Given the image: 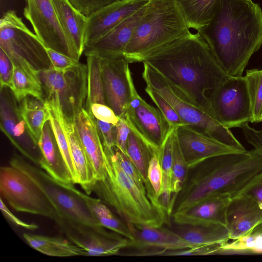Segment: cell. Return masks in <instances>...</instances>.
Returning <instances> with one entry per match:
<instances>
[{
	"label": "cell",
	"mask_w": 262,
	"mask_h": 262,
	"mask_svg": "<svg viewBox=\"0 0 262 262\" xmlns=\"http://www.w3.org/2000/svg\"><path fill=\"white\" fill-rule=\"evenodd\" d=\"M71 4L88 18L92 14L120 0H69Z\"/></svg>",
	"instance_id": "ee69618b"
},
{
	"label": "cell",
	"mask_w": 262,
	"mask_h": 262,
	"mask_svg": "<svg viewBox=\"0 0 262 262\" xmlns=\"http://www.w3.org/2000/svg\"><path fill=\"white\" fill-rule=\"evenodd\" d=\"M215 119L228 128L252 123V113L245 76L229 77L208 93Z\"/></svg>",
	"instance_id": "8fae6325"
},
{
	"label": "cell",
	"mask_w": 262,
	"mask_h": 262,
	"mask_svg": "<svg viewBox=\"0 0 262 262\" xmlns=\"http://www.w3.org/2000/svg\"><path fill=\"white\" fill-rule=\"evenodd\" d=\"M145 91L172 127L185 125L170 104L155 89L146 84Z\"/></svg>",
	"instance_id": "8d00e7d4"
},
{
	"label": "cell",
	"mask_w": 262,
	"mask_h": 262,
	"mask_svg": "<svg viewBox=\"0 0 262 262\" xmlns=\"http://www.w3.org/2000/svg\"><path fill=\"white\" fill-rule=\"evenodd\" d=\"M236 196L251 199L262 208V171L251 179L232 198Z\"/></svg>",
	"instance_id": "60d3db41"
},
{
	"label": "cell",
	"mask_w": 262,
	"mask_h": 262,
	"mask_svg": "<svg viewBox=\"0 0 262 262\" xmlns=\"http://www.w3.org/2000/svg\"><path fill=\"white\" fill-rule=\"evenodd\" d=\"M51 62V68L56 71H65L77 66L80 62L73 58L45 46Z\"/></svg>",
	"instance_id": "b9f144b4"
},
{
	"label": "cell",
	"mask_w": 262,
	"mask_h": 262,
	"mask_svg": "<svg viewBox=\"0 0 262 262\" xmlns=\"http://www.w3.org/2000/svg\"><path fill=\"white\" fill-rule=\"evenodd\" d=\"M97 57L106 104L123 118L130 97L129 62L124 56Z\"/></svg>",
	"instance_id": "9a60e30c"
},
{
	"label": "cell",
	"mask_w": 262,
	"mask_h": 262,
	"mask_svg": "<svg viewBox=\"0 0 262 262\" xmlns=\"http://www.w3.org/2000/svg\"><path fill=\"white\" fill-rule=\"evenodd\" d=\"M114 151L117 160L124 171L135 182L140 189L147 193L142 177L128 157L116 146H114Z\"/></svg>",
	"instance_id": "ab89813d"
},
{
	"label": "cell",
	"mask_w": 262,
	"mask_h": 262,
	"mask_svg": "<svg viewBox=\"0 0 262 262\" xmlns=\"http://www.w3.org/2000/svg\"><path fill=\"white\" fill-rule=\"evenodd\" d=\"M133 234L129 247L145 249L157 248L164 250H178L196 247L183 238L174 231L162 227H151L127 224Z\"/></svg>",
	"instance_id": "603a6c76"
},
{
	"label": "cell",
	"mask_w": 262,
	"mask_h": 262,
	"mask_svg": "<svg viewBox=\"0 0 262 262\" xmlns=\"http://www.w3.org/2000/svg\"><path fill=\"white\" fill-rule=\"evenodd\" d=\"M232 195L220 193L211 195L192 206L171 214L176 224L201 225L222 224L227 226V212Z\"/></svg>",
	"instance_id": "d6986e66"
},
{
	"label": "cell",
	"mask_w": 262,
	"mask_h": 262,
	"mask_svg": "<svg viewBox=\"0 0 262 262\" xmlns=\"http://www.w3.org/2000/svg\"><path fill=\"white\" fill-rule=\"evenodd\" d=\"M13 72V64L5 52L0 49V83L1 89L10 88Z\"/></svg>",
	"instance_id": "7dc6e473"
},
{
	"label": "cell",
	"mask_w": 262,
	"mask_h": 262,
	"mask_svg": "<svg viewBox=\"0 0 262 262\" xmlns=\"http://www.w3.org/2000/svg\"><path fill=\"white\" fill-rule=\"evenodd\" d=\"M177 225L174 231L195 246L214 244L223 245L230 240L227 226L222 224Z\"/></svg>",
	"instance_id": "4316f807"
},
{
	"label": "cell",
	"mask_w": 262,
	"mask_h": 262,
	"mask_svg": "<svg viewBox=\"0 0 262 262\" xmlns=\"http://www.w3.org/2000/svg\"><path fill=\"white\" fill-rule=\"evenodd\" d=\"M0 192L15 211L42 216L58 225L60 218L43 191L26 174L12 166L0 168Z\"/></svg>",
	"instance_id": "30bf717a"
},
{
	"label": "cell",
	"mask_w": 262,
	"mask_h": 262,
	"mask_svg": "<svg viewBox=\"0 0 262 262\" xmlns=\"http://www.w3.org/2000/svg\"><path fill=\"white\" fill-rule=\"evenodd\" d=\"M63 123L76 173L75 184H79L85 193L90 195L95 183L92 167L78 136L74 122L64 118Z\"/></svg>",
	"instance_id": "484cf974"
},
{
	"label": "cell",
	"mask_w": 262,
	"mask_h": 262,
	"mask_svg": "<svg viewBox=\"0 0 262 262\" xmlns=\"http://www.w3.org/2000/svg\"><path fill=\"white\" fill-rule=\"evenodd\" d=\"M245 77L251 102L252 123L262 122V70H248Z\"/></svg>",
	"instance_id": "836d02e7"
},
{
	"label": "cell",
	"mask_w": 262,
	"mask_h": 262,
	"mask_svg": "<svg viewBox=\"0 0 262 262\" xmlns=\"http://www.w3.org/2000/svg\"><path fill=\"white\" fill-rule=\"evenodd\" d=\"M230 76H242L262 45V9L247 0H217L208 24L198 31Z\"/></svg>",
	"instance_id": "7a4b0ae2"
},
{
	"label": "cell",
	"mask_w": 262,
	"mask_h": 262,
	"mask_svg": "<svg viewBox=\"0 0 262 262\" xmlns=\"http://www.w3.org/2000/svg\"><path fill=\"white\" fill-rule=\"evenodd\" d=\"M45 99L56 100L64 118L74 121L84 108L88 89V68L79 63L65 71H56L49 68L38 75Z\"/></svg>",
	"instance_id": "9c48e42d"
},
{
	"label": "cell",
	"mask_w": 262,
	"mask_h": 262,
	"mask_svg": "<svg viewBox=\"0 0 262 262\" xmlns=\"http://www.w3.org/2000/svg\"><path fill=\"white\" fill-rule=\"evenodd\" d=\"M93 119L116 125L119 120L114 111L105 104L94 103L85 108Z\"/></svg>",
	"instance_id": "7bdbcfd3"
},
{
	"label": "cell",
	"mask_w": 262,
	"mask_h": 262,
	"mask_svg": "<svg viewBox=\"0 0 262 262\" xmlns=\"http://www.w3.org/2000/svg\"><path fill=\"white\" fill-rule=\"evenodd\" d=\"M177 0H149L145 11L127 45L129 63L148 55L190 31Z\"/></svg>",
	"instance_id": "5b68a950"
},
{
	"label": "cell",
	"mask_w": 262,
	"mask_h": 262,
	"mask_svg": "<svg viewBox=\"0 0 262 262\" xmlns=\"http://www.w3.org/2000/svg\"><path fill=\"white\" fill-rule=\"evenodd\" d=\"M17 102L9 88L1 89V129L23 156L39 166L42 160L39 147L20 114Z\"/></svg>",
	"instance_id": "5bb4252c"
},
{
	"label": "cell",
	"mask_w": 262,
	"mask_h": 262,
	"mask_svg": "<svg viewBox=\"0 0 262 262\" xmlns=\"http://www.w3.org/2000/svg\"><path fill=\"white\" fill-rule=\"evenodd\" d=\"M160 74L190 102L215 118L208 93L227 80L199 32H191L157 49L142 61Z\"/></svg>",
	"instance_id": "6da1fadb"
},
{
	"label": "cell",
	"mask_w": 262,
	"mask_h": 262,
	"mask_svg": "<svg viewBox=\"0 0 262 262\" xmlns=\"http://www.w3.org/2000/svg\"><path fill=\"white\" fill-rule=\"evenodd\" d=\"M115 127L116 146L127 155V142L131 129L125 120L122 118H119V120Z\"/></svg>",
	"instance_id": "c3c4849f"
},
{
	"label": "cell",
	"mask_w": 262,
	"mask_h": 262,
	"mask_svg": "<svg viewBox=\"0 0 262 262\" xmlns=\"http://www.w3.org/2000/svg\"><path fill=\"white\" fill-rule=\"evenodd\" d=\"M9 163L26 174L46 194L60 218L58 227L66 222L102 227L83 199L75 191L74 184H64L56 180L18 154L11 158Z\"/></svg>",
	"instance_id": "8992f818"
},
{
	"label": "cell",
	"mask_w": 262,
	"mask_h": 262,
	"mask_svg": "<svg viewBox=\"0 0 262 262\" xmlns=\"http://www.w3.org/2000/svg\"><path fill=\"white\" fill-rule=\"evenodd\" d=\"M20 114L35 141L38 144L43 128L49 120V114L45 103L27 96L18 102Z\"/></svg>",
	"instance_id": "4dcf8cb0"
},
{
	"label": "cell",
	"mask_w": 262,
	"mask_h": 262,
	"mask_svg": "<svg viewBox=\"0 0 262 262\" xmlns=\"http://www.w3.org/2000/svg\"><path fill=\"white\" fill-rule=\"evenodd\" d=\"M149 0H120L102 8L88 18L85 46L103 36L145 6Z\"/></svg>",
	"instance_id": "ffe728a7"
},
{
	"label": "cell",
	"mask_w": 262,
	"mask_h": 262,
	"mask_svg": "<svg viewBox=\"0 0 262 262\" xmlns=\"http://www.w3.org/2000/svg\"><path fill=\"white\" fill-rule=\"evenodd\" d=\"M189 29L199 31L211 19L217 0H177Z\"/></svg>",
	"instance_id": "1f68e13d"
},
{
	"label": "cell",
	"mask_w": 262,
	"mask_h": 262,
	"mask_svg": "<svg viewBox=\"0 0 262 262\" xmlns=\"http://www.w3.org/2000/svg\"><path fill=\"white\" fill-rule=\"evenodd\" d=\"M142 78L173 107L185 125L239 151L247 150L230 129L178 92L160 74L145 62Z\"/></svg>",
	"instance_id": "52a82bcc"
},
{
	"label": "cell",
	"mask_w": 262,
	"mask_h": 262,
	"mask_svg": "<svg viewBox=\"0 0 262 262\" xmlns=\"http://www.w3.org/2000/svg\"><path fill=\"white\" fill-rule=\"evenodd\" d=\"M130 97L123 117L131 129L136 133L159 156L161 146L173 127L160 111L146 102L138 94L130 74Z\"/></svg>",
	"instance_id": "7c38bea8"
},
{
	"label": "cell",
	"mask_w": 262,
	"mask_h": 262,
	"mask_svg": "<svg viewBox=\"0 0 262 262\" xmlns=\"http://www.w3.org/2000/svg\"><path fill=\"white\" fill-rule=\"evenodd\" d=\"M74 122L92 167L96 183L102 179L105 173L104 148L97 126L84 108L76 116Z\"/></svg>",
	"instance_id": "44dd1931"
},
{
	"label": "cell",
	"mask_w": 262,
	"mask_h": 262,
	"mask_svg": "<svg viewBox=\"0 0 262 262\" xmlns=\"http://www.w3.org/2000/svg\"><path fill=\"white\" fill-rule=\"evenodd\" d=\"M189 168L180 147L174 129L173 141V163L170 182L171 191L178 194L181 190L187 178Z\"/></svg>",
	"instance_id": "e575fe53"
},
{
	"label": "cell",
	"mask_w": 262,
	"mask_h": 262,
	"mask_svg": "<svg viewBox=\"0 0 262 262\" xmlns=\"http://www.w3.org/2000/svg\"><path fill=\"white\" fill-rule=\"evenodd\" d=\"M9 88L18 102L27 96L34 97L43 103L45 102L39 78L29 74L14 66L11 84Z\"/></svg>",
	"instance_id": "d6a6232c"
},
{
	"label": "cell",
	"mask_w": 262,
	"mask_h": 262,
	"mask_svg": "<svg viewBox=\"0 0 262 262\" xmlns=\"http://www.w3.org/2000/svg\"><path fill=\"white\" fill-rule=\"evenodd\" d=\"M114 146H103L105 173L102 179L95 183L92 192L127 224L151 227L168 224L169 217L164 211L122 169Z\"/></svg>",
	"instance_id": "277c9868"
},
{
	"label": "cell",
	"mask_w": 262,
	"mask_h": 262,
	"mask_svg": "<svg viewBox=\"0 0 262 262\" xmlns=\"http://www.w3.org/2000/svg\"><path fill=\"white\" fill-rule=\"evenodd\" d=\"M262 224V208L247 197L232 198L227 212V227L230 240H235Z\"/></svg>",
	"instance_id": "7402d4cb"
},
{
	"label": "cell",
	"mask_w": 262,
	"mask_h": 262,
	"mask_svg": "<svg viewBox=\"0 0 262 262\" xmlns=\"http://www.w3.org/2000/svg\"><path fill=\"white\" fill-rule=\"evenodd\" d=\"M104 228L70 222L61 231L72 243L84 251L86 256L114 255L128 247L129 239L115 232H109Z\"/></svg>",
	"instance_id": "2e32d148"
},
{
	"label": "cell",
	"mask_w": 262,
	"mask_h": 262,
	"mask_svg": "<svg viewBox=\"0 0 262 262\" xmlns=\"http://www.w3.org/2000/svg\"><path fill=\"white\" fill-rule=\"evenodd\" d=\"M127 155L141 174L148 197L158 206L157 197L148 179V168L153 155L152 152L141 138L132 129L127 139Z\"/></svg>",
	"instance_id": "f1b7e54d"
},
{
	"label": "cell",
	"mask_w": 262,
	"mask_h": 262,
	"mask_svg": "<svg viewBox=\"0 0 262 262\" xmlns=\"http://www.w3.org/2000/svg\"><path fill=\"white\" fill-rule=\"evenodd\" d=\"M221 244H214L204 245L191 248L178 250H164L152 251L150 255H205L216 253L220 252Z\"/></svg>",
	"instance_id": "f35d334b"
},
{
	"label": "cell",
	"mask_w": 262,
	"mask_h": 262,
	"mask_svg": "<svg viewBox=\"0 0 262 262\" xmlns=\"http://www.w3.org/2000/svg\"><path fill=\"white\" fill-rule=\"evenodd\" d=\"M147 4L103 36L86 45L84 55L100 57L124 56L126 47L145 11Z\"/></svg>",
	"instance_id": "ac0fdd59"
},
{
	"label": "cell",
	"mask_w": 262,
	"mask_h": 262,
	"mask_svg": "<svg viewBox=\"0 0 262 262\" xmlns=\"http://www.w3.org/2000/svg\"><path fill=\"white\" fill-rule=\"evenodd\" d=\"M23 236L31 248L47 255L56 257L86 256L82 248L61 237L27 233H24Z\"/></svg>",
	"instance_id": "83f0119b"
},
{
	"label": "cell",
	"mask_w": 262,
	"mask_h": 262,
	"mask_svg": "<svg viewBox=\"0 0 262 262\" xmlns=\"http://www.w3.org/2000/svg\"><path fill=\"white\" fill-rule=\"evenodd\" d=\"M74 189L83 199L90 210L102 227L129 239H134L133 234L129 229L127 224L115 215L100 199L91 197L89 195L82 192L75 187Z\"/></svg>",
	"instance_id": "f546056e"
},
{
	"label": "cell",
	"mask_w": 262,
	"mask_h": 262,
	"mask_svg": "<svg viewBox=\"0 0 262 262\" xmlns=\"http://www.w3.org/2000/svg\"><path fill=\"white\" fill-rule=\"evenodd\" d=\"M24 15L45 46L79 61L80 57L68 40L52 0H26Z\"/></svg>",
	"instance_id": "4fadbf2b"
},
{
	"label": "cell",
	"mask_w": 262,
	"mask_h": 262,
	"mask_svg": "<svg viewBox=\"0 0 262 262\" xmlns=\"http://www.w3.org/2000/svg\"><path fill=\"white\" fill-rule=\"evenodd\" d=\"M261 171L262 151L256 149L207 159L189 169L172 213L216 193H229L232 198Z\"/></svg>",
	"instance_id": "3957f363"
},
{
	"label": "cell",
	"mask_w": 262,
	"mask_h": 262,
	"mask_svg": "<svg viewBox=\"0 0 262 262\" xmlns=\"http://www.w3.org/2000/svg\"><path fill=\"white\" fill-rule=\"evenodd\" d=\"M148 179L157 197L159 195L162 185L163 172L158 155L152 156L148 168Z\"/></svg>",
	"instance_id": "f6af8a7d"
},
{
	"label": "cell",
	"mask_w": 262,
	"mask_h": 262,
	"mask_svg": "<svg viewBox=\"0 0 262 262\" xmlns=\"http://www.w3.org/2000/svg\"><path fill=\"white\" fill-rule=\"evenodd\" d=\"M242 132L247 142L254 149L262 151V130H257L249 126L248 123L242 125Z\"/></svg>",
	"instance_id": "681fc988"
},
{
	"label": "cell",
	"mask_w": 262,
	"mask_h": 262,
	"mask_svg": "<svg viewBox=\"0 0 262 262\" xmlns=\"http://www.w3.org/2000/svg\"><path fill=\"white\" fill-rule=\"evenodd\" d=\"M42 160L39 166L56 180L64 184L73 183L68 167L59 149L49 120L43 128L38 142Z\"/></svg>",
	"instance_id": "cb8c5ba5"
},
{
	"label": "cell",
	"mask_w": 262,
	"mask_h": 262,
	"mask_svg": "<svg viewBox=\"0 0 262 262\" xmlns=\"http://www.w3.org/2000/svg\"><path fill=\"white\" fill-rule=\"evenodd\" d=\"M59 21L71 45L80 57L85 47L88 17L76 9L69 0H52Z\"/></svg>",
	"instance_id": "d4e9b609"
},
{
	"label": "cell",
	"mask_w": 262,
	"mask_h": 262,
	"mask_svg": "<svg viewBox=\"0 0 262 262\" xmlns=\"http://www.w3.org/2000/svg\"><path fill=\"white\" fill-rule=\"evenodd\" d=\"M0 49L13 66L36 77L51 66L43 43L13 10L6 12L0 20Z\"/></svg>",
	"instance_id": "ba28073f"
},
{
	"label": "cell",
	"mask_w": 262,
	"mask_h": 262,
	"mask_svg": "<svg viewBox=\"0 0 262 262\" xmlns=\"http://www.w3.org/2000/svg\"><path fill=\"white\" fill-rule=\"evenodd\" d=\"M262 233V224L255 228L249 233L222 245L220 252L234 251H250L254 253L257 239Z\"/></svg>",
	"instance_id": "74e56055"
},
{
	"label": "cell",
	"mask_w": 262,
	"mask_h": 262,
	"mask_svg": "<svg viewBox=\"0 0 262 262\" xmlns=\"http://www.w3.org/2000/svg\"><path fill=\"white\" fill-rule=\"evenodd\" d=\"M174 127L169 133L161 146L159 158L163 172L162 187L170 188L171 177L173 163V141Z\"/></svg>",
	"instance_id": "d590c367"
},
{
	"label": "cell",
	"mask_w": 262,
	"mask_h": 262,
	"mask_svg": "<svg viewBox=\"0 0 262 262\" xmlns=\"http://www.w3.org/2000/svg\"><path fill=\"white\" fill-rule=\"evenodd\" d=\"M0 209L3 215L15 225L32 231L38 228V226L37 224L25 222L13 214L3 202L2 196L0 199Z\"/></svg>",
	"instance_id": "f907efd6"
},
{
	"label": "cell",
	"mask_w": 262,
	"mask_h": 262,
	"mask_svg": "<svg viewBox=\"0 0 262 262\" xmlns=\"http://www.w3.org/2000/svg\"><path fill=\"white\" fill-rule=\"evenodd\" d=\"M247 1H251V0H247Z\"/></svg>",
	"instance_id": "816d5d0a"
},
{
	"label": "cell",
	"mask_w": 262,
	"mask_h": 262,
	"mask_svg": "<svg viewBox=\"0 0 262 262\" xmlns=\"http://www.w3.org/2000/svg\"><path fill=\"white\" fill-rule=\"evenodd\" d=\"M176 135L181 151L189 169L211 157L242 152L210 137L189 125H183L176 127Z\"/></svg>",
	"instance_id": "e0dca14e"
},
{
	"label": "cell",
	"mask_w": 262,
	"mask_h": 262,
	"mask_svg": "<svg viewBox=\"0 0 262 262\" xmlns=\"http://www.w3.org/2000/svg\"><path fill=\"white\" fill-rule=\"evenodd\" d=\"M101 139L103 146L112 148L116 146V127L112 124L93 119Z\"/></svg>",
	"instance_id": "bcb514c9"
}]
</instances>
